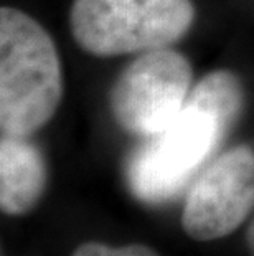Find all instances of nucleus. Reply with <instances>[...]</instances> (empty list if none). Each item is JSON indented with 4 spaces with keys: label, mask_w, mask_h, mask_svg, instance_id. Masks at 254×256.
<instances>
[{
    "label": "nucleus",
    "mask_w": 254,
    "mask_h": 256,
    "mask_svg": "<svg viewBox=\"0 0 254 256\" xmlns=\"http://www.w3.org/2000/svg\"><path fill=\"white\" fill-rule=\"evenodd\" d=\"M254 208V150L236 146L198 174L188 188L182 226L188 236L210 242L235 232Z\"/></svg>",
    "instance_id": "nucleus-5"
},
{
    "label": "nucleus",
    "mask_w": 254,
    "mask_h": 256,
    "mask_svg": "<svg viewBox=\"0 0 254 256\" xmlns=\"http://www.w3.org/2000/svg\"><path fill=\"white\" fill-rule=\"evenodd\" d=\"M193 20L192 0H73L69 28L81 50L109 58L169 48Z\"/></svg>",
    "instance_id": "nucleus-3"
},
{
    "label": "nucleus",
    "mask_w": 254,
    "mask_h": 256,
    "mask_svg": "<svg viewBox=\"0 0 254 256\" xmlns=\"http://www.w3.org/2000/svg\"><path fill=\"white\" fill-rule=\"evenodd\" d=\"M73 256H157V253L142 244L111 248L101 243H84L73 253Z\"/></svg>",
    "instance_id": "nucleus-7"
},
{
    "label": "nucleus",
    "mask_w": 254,
    "mask_h": 256,
    "mask_svg": "<svg viewBox=\"0 0 254 256\" xmlns=\"http://www.w3.org/2000/svg\"><path fill=\"white\" fill-rule=\"evenodd\" d=\"M46 187V166L28 138L3 136L0 142V206L7 215H25Z\"/></svg>",
    "instance_id": "nucleus-6"
},
{
    "label": "nucleus",
    "mask_w": 254,
    "mask_h": 256,
    "mask_svg": "<svg viewBox=\"0 0 254 256\" xmlns=\"http://www.w3.org/2000/svg\"><path fill=\"white\" fill-rule=\"evenodd\" d=\"M245 91L228 70L208 73L193 86L180 114L129 156L126 180L145 204H162L185 190L240 119Z\"/></svg>",
    "instance_id": "nucleus-1"
},
{
    "label": "nucleus",
    "mask_w": 254,
    "mask_h": 256,
    "mask_svg": "<svg viewBox=\"0 0 254 256\" xmlns=\"http://www.w3.org/2000/svg\"><path fill=\"white\" fill-rule=\"evenodd\" d=\"M192 81V64L182 53L170 48L139 53L112 84L111 112L124 130L147 139L180 114Z\"/></svg>",
    "instance_id": "nucleus-4"
},
{
    "label": "nucleus",
    "mask_w": 254,
    "mask_h": 256,
    "mask_svg": "<svg viewBox=\"0 0 254 256\" xmlns=\"http://www.w3.org/2000/svg\"><path fill=\"white\" fill-rule=\"evenodd\" d=\"M246 238H248V246H250V252H251V254L254 256V218H253V222H251L250 228H248V235H246Z\"/></svg>",
    "instance_id": "nucleus-8"
},
{
    "label": "nucleus",
    "mask_w": 254,
    "mask_h": 256,
    "mask_svg": "<svg viewBox=\"0 0 254 256\" xmlns=\"http://www.w3.org/2000/svg\"><path fill=\"white\" fill-rule=\"evenodd\" d=\"M63 96L56 45L30 15L0 10V128L30 138L55 116Z\"/></svg>",
    "instance_id": "nucleus-2"
}]
</instances>
